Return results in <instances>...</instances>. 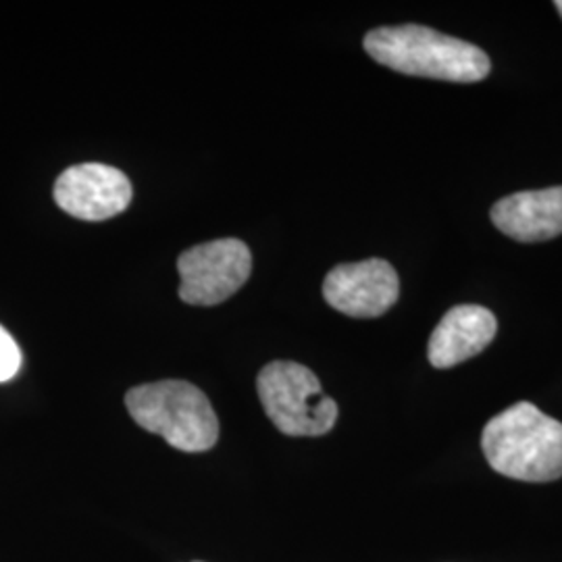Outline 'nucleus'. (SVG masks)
Here are the masks:
<instances>
[{
  "label": "nucleus",
  "mask_w": 562,
  "mask_h": 562,
  "mask_svg": "<svg viewBox=\"0 0 562 562\" xmlns=\"http://www.w3.org/2000/svg\"><path fill=\"white\" fill-rule=\"evenodd\" d=\"M498 334L492 311L480 304H459L450 308L434 329L427 357L436 369H450L483 352Z\"/></svg>",
  "instance_id": "8"
},
{
  "label": "nucleus",
  "mask_w": 562,
  "mask_h": 562,
  "mask_svg": "<svg viewBox=\"0 0 562 562\" xmlns=\"http://www.w3.org/2000/svg\"><path fill=\"white\" fill-rule=\"evenodd\" d=\"M362 44L371 59L415 78L473 83L492 69L480 46L415 23L371 30Z\"/></svg>",
  "instance_id": "1"
},
{
  "label": "nucleus",
  "mask_w": 562,
  "mask_h": 562,
  "mask_svg": "<svg viewBox=\"0 0 562 562\" xmlns=\"http://www.w3.org/2000/svg\"><path fill=\"white\" fill-rule=\"evenodd\" d=\"M125 406L142 429L181 452H204L220 440V419L211 402L190 382L165 380L132 387Z\"/></svg>",
  "instance_id": "3"
},
{
  "label": "nucleus",
  "mask_w": 562,
  "mask_h": 562,
  "mask_svg": "<svg viewBox=\"0 0 562 562\" xmlns=\"http://www.w3.org/2000/svg\"><path fill=\"white\" fill-rule=\"evenodd\" d=\"M554 7H557V11H559V13H561V18H562V0H557V2H554Z\"/></svg>",
  "instance_id": "11"
},
{
  "label": "nucleus",
  "mask_w": 562,
  "mask_h": 562,
  "mask_svg": "<svg viewBox=\"0 0 562 562\" xmlns=\"http://www.w3.org/2000/svg\"><path fill=\"white\" fill-rule=\"evenodd\" d=\"M21 362L23 357L18 341L0 325V383L13 380L20 373Z\"/></svg>",
  "instance_id": "10"
},
{
  "label": "nucleus",
  "mask_w": 562,
  "mask_h": 562,
  "mask_svg": "<svg viewBox=\"0 0 562 562\" xmlns=\"http://www.w3.org/2000/svg\"><path fill=\"white\" fill-rule=\"evenodd\" d=\"M55 202L76 220L104 222L130 206L132 183L111 165L81 162L65 169L55 181Z\"/></svg>",
  "instance_id": "7"
},
{
  "label": "nucleus",
  "mask_w": 562,
  "mask_h": 562,
  "mask_svg": "<svg viewBox=\"0 0 562 562\" xmlns=\"http://www.w3.org/2000/svg\"><path fill=\"white\" fill-rule=\"evenodd\" d=\"M494 225L517 241H546L562 234V186L510 194L490 213Z\"/></svg>",
  "instance_id": "9"
},
{
  "label": "nucleus",
  "mask_w": 562,
  "mask_h": 562,
  "mask_svg": "<svg viewBox=\"0 0 562 562\" xmlns=\"http://www.w3.org/2000/svg\"><path fill=\"white\" fill-rule=\"evenodd\" d=\"M482 450L504 477L529 483L562 477V423L531 402H517L487 423Z\"/></svg>",
  "instance_id": "2"
},
{
  "label": "nucleus",
  "mask_w": 562,
  "mask_h": 562,
  "mask_svg": "<svg viewBox=\"0 0 562 562\" xmlns=\"http://www.w3.org/2000/svg\"><path fill=\"white\" fill-rule=\"evenodd\" d=\"M401 296L396 269L383 259L334 267L323 281V299L348 317L373 319L387 313Z\"/></svg>",
  "instance_id": "6"
},
{
  "label": "nucleus",
  "mask_w": 562,
  "mask_h": 562,
  "mask_svg": "<svg viewBox=\"0 0 562 562\" xmlns=\"http://www.w3.org/2000/svg\"><path fill=\"white\" fill-rule=\"evenodd\" d=\"M180 299L194 306H215L232 299L252 271L250 248L236 238L204 241L181 252Z\"/></svg>",
  "instance_id": "5"
},
{
  "label": "nucleus",
  "mask_w": 562,
  "mask_h": 562,
  "mask_svg": "<svg viewBox=\"0 0 562 562\" xmlns=\"http://www.w3.org/2000/svg\"><path fill=\"white\" fill-rule=\"evenodd\" d=\"M257 390L267 417L285 436L317 438L338 422V404L301 362H269L257 378Z\"/></svg>",
  "instance_id": "4"
}]
</instances>
